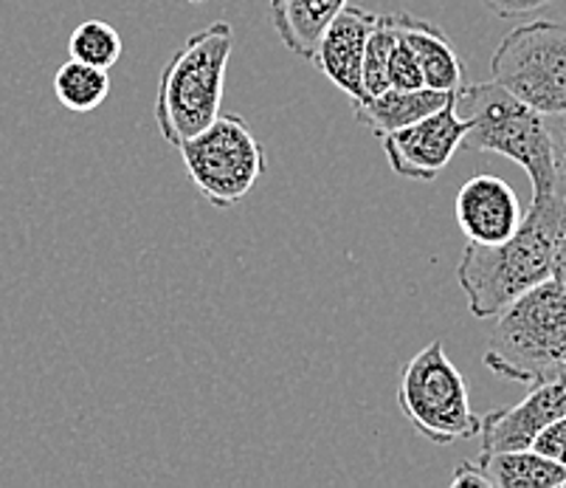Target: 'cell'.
<instances>
[{"label":"cell","instance_id":"2","mask_svg":"<svg viewBox=\"0 0 566 488\" xmlns=\"http://www.w3.org/2000/svg\"><path fill=\"white\" fill-rule=\"evenodd\" d=\"M231 51L234 29L218 20L189 34L167 60L158 76L156 122L169 147H181L220 116Z\"/></svg>","mask_w":566,"mask_h":488},{"label":"cell","instance_id":"19","mask_svg":"<svg viewBox=\"0 0 566 488\" xmlns=\"http://www.w3.org/2000/svg\"><path fill=\"white\" fill-rule=\"evenodd\" d=\"M389 89H400V91L426 89L420 60H417V54H415V49H411L409 40L400 34V29H398V38H395V45H392V56H389Z\"/></svg>","mask_w":566,"mask_h":488},{"label":"cell","instance_id":"24","mask_svg":"<svg viewBox=\"0 0 566 488\" xmlns=\"http://www.w3.org/2000/svg\"><path fill=\"white\" fill-rule=\"evenodd\" d=\"M553 378H558V382H560V387L566 390V364H564V367H558V370H555V376H553Z\"/></svg>","mask_w":566,"mask_h":488},{"label":"cell","instance_id":"16","mask_svg":"<svg viewBox=\"0 0 566 488\" xmlns=\"http://www.w3.org/2000/svg\"><path fill=\"white\" fill-rule=\"evenodd\" d=\"M111 94V74L99 65L82 63V60H65L54 74L56 102L71 113H91L102 105Z\"/></svg>","mask_w":566,"mask_h":488},{"label":"cell","instance_id":"21","mask_svg":"<svg viewBox=\"0 0 566 488\" xmlns=\"http://www.w3.org/2000/svg\"><path fill=\"white\" fill-rule=\"evenodd\" d=\"M533 449L566 469V415H560V418L549 420V424L544 426L542 433H538V438L533 440Z\"/></svg>","mask_w":566,"mask_h":488},{"label":"cell","instance_id":"4","mask_svg":"<svg viewBox=\"0 0 566 488\" xmlns=\"http://www.w3.org/2000/svg\"><path fill=\"white\" fill-rule=\"evenodd\" d=\"M457 105L465 107V150L511 158L527 173L533 195L553 193V147L544 113L524 105L499 82L462 85Z\"/></svg>","mask_w":566,"mask_h":488},{"label":"cell","instance_id":"11","mask_svg":"<svg viewBox=\"0 0 566 488\" xmlns=\"http://www.w3.org/2000/svg\"><path fill=\"white\" fill-rule=\"evenodd\" d=\"M560 415H566V390L560 387L558 378L533 384L527 398L482 418V451L533 449L538 433Z\"/></svg>","mask_w":566,"mask_h":488},{"label":"cell","instance_id":"15","mask_svg":"<svg viewBox=\"0 0 566 488\" xmlns=\"http://www.w3.org/2000/svg\"><path fill=\"white\" fill-rule=\"evenodd\" d=\"M268 3H271V23L285 49L311 63L322 32L349 0H268Z\"/></svg>","mask_w":566,"mask_h":488},{"label":"cell","instance_id":"5","mask_svg":"<svg viewBox=\"0 0 566 488\" xmlns=\"http://www.w3.org/2000/svg\"><path fill=\"white\" fill-rule=\"evenodd\" d=\"M398 407L415 433L437 446L480 435L482 418L471 407L468 378L449 359L442 339L409 359L398 384Z\"/></svg>","mask_w":566,"mask_h":488},{"label":"cell","instance_id":"9","mask_svg":"<svg viewBox=\"0 0 566 488\" xmlns=\"http://www.w3.org/2000/svg\"><path fill=\"white\" fill-rule=\"evenodd\" d=\"M378 14L364 7H344L318 38L311 63L336 85L349 102L367 100L364 94V51Z\"/></svg>","mask_w":566,"mask_h":488},{"label":"cell","instance_id":"10","mask_svg":"<svg viewBox=\"0 0 566 488\" xmlns=\"http://www.w3.org/2000/svg\"><path fill=\"white\" fill-rule=\"evenodd\" d=\"M457 224L468 243H502L518 229L524 218V209L518 204V195L511 184L499 176L468 178L457 195Z\"/></svg>","mask_w":566,"mask_h":488},{"label":"cell","instance_id":"17","mask_svg":"<svg viewBox=\"0 0 566 488\" xmlns=\"http://www.w3.org/2000/svg\"><path fill=\"white\" fill-rule=\"evenodd\" d=\"M69 54L82 63L111 71L125 54V40L107 20H82L69 38Z\"/></svg>","mask_w":566,"mask_h":488},{"label":"cell","instance_id":"13","mask_svg":"<svg viewBox=\"0 0 566 488\" xmlns=\"http://www.w3.org/2000/svg\"><path fill=\"white\" fill-rule=\"evenodd\" d=\"M395 23H398L400 34L411 43L420 69H423L426 89L446 91V94H457L465 85V65H462L460 54L446 38L440 25L429 23V20L417 18L411 12H392Z\"/></svg>","mask_w":566,"mask_h":488},{"label":"cell","instance_id":"7","mask_svg":"<svg viewBox=\"0 0 566 488\" xmlns=\"http://www.w3.org/2000/svg\"><path fill=\"white\" fill-rule=\"evenodd\" d=\"M493 82L544 116L566 113V29L549 20L516 25L491 60Z\"/></svg>","mask_w":566,"mask_h":488},{"label":"cell","instance_id":"23","mask_svg":"<svg viewBox=\"0 0 566 488\" xmlns=\"http://www.w3.org/2000/svg\"><path fill=\"white\" fill-rule=\"evenodd\" d=\"M480 3L499 18H518V14L538 12L549 0H480Z\"/></svg>","mask_w":566,"mask_h":488},{"label":"cell","instance_id":"3","mask_svg":"<svg viewBox=\"0 0 566 488\" xmlns=\"http://www.w3.org/2000/svg\"><path fill=\"white\" fill-rule=\"evenodd\" d=\"M482 362L499 378L530 387L553 378L566 364V289L544 280L499 311Z\"/></svg>","mask_w":566,"mask_h":488},{"label":"cell","instance_id":"14","mask_svg":"<svg viewBox=\"0 0 566 488\" xmlns=\"http://www.w3.org/2000/svg\"><path fill=\"white\" fill-rule=\"evenodd\" d=\"M457 94H446V91L434 89H415V91H400V89H386L380 94L367 96L355 105V120L369 127L378 138L389 136V133L400 131V127L411 125V122L423 120L429 113L440 111L446 102Z\"/></svg>","mask_w":566,"mask_h":488},{"label":"cell","instance_id":"20","mask_svg":"<svg viewBox=\"0 0 566 488\" xmlns=\"http://www.w3.org/2000/svg\"><path fill=\"white\" fill-rule=\"evenodd\" d=\"M547 120L549 147H553V193L566 200V113H553Z\"/></svg>","mask_w":566,"mask_h":488},{"label":"cell","instance_id":"22","mask_svg":"<svg viewBox=\"0 0 566 488\" xmlns=\"http://www.w3.org/2000/svg\"><path fill=\"white\" fill-rule=\"evenodd\" d=\"M560 289H566V200L560 198L558 209V224H555V238H553V274Z\"/></svg>","mask_w":566,"mask_h":488},{"label":"cell","instance_id":"12","mask_svg":"<svg viewBox=\"0 0 566 488\" xmlns=\"http://www.w3.org/2000/svg\"><path fill=\"white\" fill-rule=\"evenodd\" d=\"M451 486L465 488H560L566 469L535 449L482 451L473 464L457 466Z\"/></svg>","mask_w":566,"mask_h":488},{"label":"cell","instance_id":"25","mask_svg":"<svg viewBox=\"0 0 566 488\" xmlns=\"http://www.w3.org/2000/svg\"><path fill=\"white\" fill-rule=\"evenodd\" d=\"M189 3H203V0H189Z\"/></svg>","mask_w":566,"mask_h":488},{"label":"cell","instance_id":"8","mask_svg":"<svg viewBox=\"0 0 566 488\" xmlns=\"http://www.w3.org/2000/svg\"><path fill=\"white\" fill-rule=\"evenodd\" d=\"M465 133L468 120L457 107V96H451L440 111L389 133L380 142L392 173L411 181H434L457 150H462Z\"/></svg>","mask_w":566,"mask_h":488},{"label":"cell","instance_id":"6","mask_svg":"<svg viewBox=\"0 0 566 488\" xmlns=\"http://www.w3.org/2000/svg\"><path fill=\"white\" fill-rule=\"evenodd\" d=\"M178 150L198 193L218 209L237 207L268 169L262 142L240 113H220Z\"/></svg>","mask_w":566,"mask_h":488},{"label":"cell","instance_id":"1","mask_svg":"<svg viewBox=\"0 0 566 488\" xmlns=\"http://www.w3.org/2000/svg\"><path fill=\"white\" fill-rule=\"evenodd\" d=\"M560 198L533 195L516 232L502 243H468L457 266V280L476 320H491L524 291L553 274V238Z\"/></svg>","mask_w":566,"mask_h":488},{"label":"cell","instance_id":"18","mask_svg":"<svg viewBox=\"0 0 566 488\" xmlns=\"http://www.w3.org/2000/svg\"><path fill=\"white\" fill-rule=\"evenodd\" d=\"M395 38H398V23L395 14H378L373 32L367 38V51H364V94L375 96L389 89V56H392Z\"/></svg>","mask_w":566,"mask_h":488}]
</instances>
